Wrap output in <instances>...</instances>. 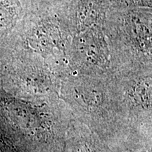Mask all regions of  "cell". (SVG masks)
I'll list each match as a JSON object with an SVG mask.
<instances>
[{
    "mask_svg": "<svg viewBox=\"0 0 152 152\" xmlns=\"http://www.w3.org/2000/svg\"><path fill=\"white\" fill-rule=\"evenodd\" d=\"M11 10L10 8L5 6L0 7V33L7 30L13 21L14 14Z\"/></svg>",
    "mask_w": 152,
    "mask_h": 152,
    "instance_id": "cell-1",
    "label": "cell"
}]
</instances>
